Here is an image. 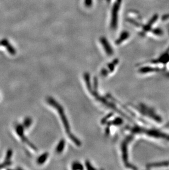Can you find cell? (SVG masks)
<instances>
[{
    "instance_id": "8",
    "label": "cell",
    "mask_w": 169,
    "mask_h": 170,
    "mask_svg": "<svg viewBox=\"0 0 169 170\" xmlns=\"http://www.w3.org/2000/svg\"><path fill=\"white\" fill-rule=\"evenodd\" d=\"M11 164H12V162L11 161H7V160H5V162L2 164H0V169H3L4 167H6V166L10 165H11Z\"/></svg>"
},
{
    "instance_id": "10",
    "label": "cell",
    "mask_w": 169,
    "mask_h": 170,
    "mask_svg": "<svg viewBox=\"0 0 169 170\" xmlns=\"http://www.w3.org/2000/svg\"><path fill=\"white\" fill-rule=\"evenodd\" d=\"M86 166L87 167V169H89V170H91V169H95V168L93 167L92 166L90 162H86Z\"/></svg>"
},
{
    "instance_id": "11",
    "label": "cell",
    "mask_w": 169,
    "mask_h": 170,
    "mask_svg": "<svg viewBox=\"0 0 169 170\" xmlns=\"http://www.w3.org/2000/svg\"><path fill=\"white\" fill-rule=\"evenodd\" d=\"M168 18H169V14H168V15H167L166 16H165V17H164V19H166Z\"/></svg>"
},
{
    "instance_id": "2",
    "label": "cell",
    "mask_w": 169,
    "mask_h": 170,
    "mask_svg": "<svg viewBox=\"0 0 169 170\" xmlns=\"http://www.w3.org/2000/svg\"><path fill=\"white\" fill-rule=\"evenodd\" d=\"M24 127H23V126H22V125L17 124L16 126V127H15V130H16L17 133L18 134L19 137L22 139V140L23 141V142L26 143L27 145H28L33 150L36 151L37 149L35 145H34L32 143L30 142L27 139V138H26V137L24 135Z\"/></svg>"
},
{
    "instance_id": "6",
    "label": "cell",
    "mask_w": 169,
    "mask_h": 170,
    "mask_svg": "<svg viewBox=\"0 0 169 170\" xmlns=\"http://www.w3.org/2000/svg\"><path fill=\"white\" fill-rule=\"evenodd\" d=\"M32 123V120L30 117H27L24 120V122L23 123V127L24 128H28Z\"/></svg>"
},
{
    "instance_id": "5",
    "label": "cell",
    "mask_w": 169,
    "mask_h": 170,
    "mask_svg": "<svg viewBox=\"0 0 169 170\" xmlns=\"http://www.w3.org/2000/svg\"><path fill=\"white\" fill-rule=\"evenodd\" d=\"M65 142L64 140H61L60 141L59 143H58V145H57V147H56V152L57 153L60 154V153H61L63 151L64 147H65Z\"/></svg>"
},
{
    "instance_id": "12",
    "label": "cell",
    "mask_w": 169,
    "mask_h": 170,
    "mask_svg": "<svg viewBox=\"0 0 169 170\" xmlns=\"http://www.w3.org/2000/svg\"><path fill=\"white\" fill-rule=\"evenodd\" d=\"M0 45H1V42H0Z\"/></svg>"
},
{
    "instance_id": "1",
    "label": "cell",
    "mask_w": 169,
    "mask_h": 170,
    "mask_svg": "<svg viewBox=\"0 0 169 170\" xmlns=\"http://www.w3.org/2000/svg\"><path fill=\"white\" fill-rule=\"evenodd\" d=\"M47 102L50 105L53 106V107H55V109H56V110L57 111V112H58V114L60 115V119H61L63 123L64 124V128L65 129V131H66L67 133L68 134L69 138H70V139L72 140H73V142L76 145L79 146L80 145V141L78 140V139L76 138L74 135L73 134L71 133L70 128V125L69 124L68 121L67 120V117L65 116L64 110L62 108V107L60 106V104H58L52 97H49L47 99Z\"/></svg>"
},
{
    "instance_id": "9",
    "label": "cell",
    "mask_w": 169,
    "mask_h": 170,
    "mask_svg": "<svg viewBox=\"0 0 169 170\" xmlns=\"http://www.w3.org/2000/svg\"><path fill=\"white\" fill-rule=\"evenodd\" d=\"M12 155V151L11 150H9L7 152V155H6L5 160L7 161H10Z\"/></svg>"
},
{
    "instance_id": "4",
    "label": "cell",
    "mask_w": 169,
    "mask_h": 170,
    "mask_svg": "<svg viewBox=\"0 0 169 170\" xmlns=\"http://www.w3.org/2000/svg\"><path fill=\"white\" fill-rule=\"evenodd\" d=\"M48 156V154L47 152H45V153L43 154L42 155H41V156H39V157L37 159V163L40 165L43 164L47 159Z\"/></svg>"
},
{
    "instance_id": "7",
    "label": "cell",
    "mask_w": 169,
    "mask_h": 170,
    "mask_svg": "<svg viewBox=\"0 0 169 170\" xmlns=\"http://www.w3.org/2000/svg\"><path fill=\"white\" fill-rule=\"evenodd\" d=\"M72 169L73 170H83V167L82 165L79 162H74L72 165Z\"/></svg>"
},
{
    "instance_id": "3",
    "label": "cell",
    "mask_w": 169,
    "mask_h": 170,
    "mask_svg": "<svg viewBox=\"0 0 169 170\" xmlns=\"http://www.w3.org/2000/svg\"><path fill=\"white\" fill-rule=\"evenodd\" d=\"M1 45H2L3 46H5L7 50L8 51V52L10 53L12 55H14L15 54L16 52H15V50L13 47V46H12L9 43V42H8V40H4L1 42Z\"/></svg>"
}]
</instances>
